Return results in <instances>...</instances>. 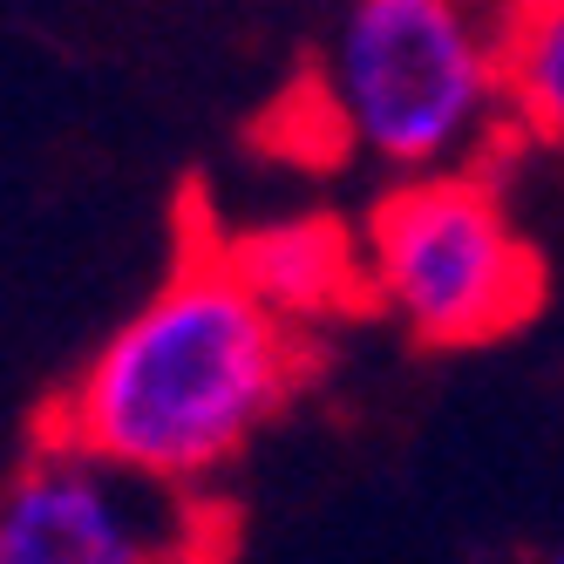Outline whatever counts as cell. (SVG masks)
<instances>
[{"label":"cell","mask_w":564,"mask_h":564,"mask_svg":"<svg viewBox=\"0 0 564 564\" xmlns=\"http://www.w3.org/2000/svg\"><path fill=\"white\" fill-rule=\"evenodd\" d=\"M238 510L89 449L34 442L0 490V564H231Z\"/></svg>","instance_id":"277c9868"},{"label":"cell","mask_w":564,"mask_h":564,"mask_svg":"<svg viewBox=\"0 0 564 564\" xmlns=\"http://www.w3.org/2000/svg\"><path fill=\"white\" fill-rule=\"evenodd\" d=\"M503 123L510 137H531L564 150V0H523L503 62Z\"/></svg>","instance_id":"8992f818"},{"label":"cell","mask_w":564,"mask_h":564,"mask_svg":"<svg viewBox=\"0 0 564 564\" xmlns=\"http://www.w3.org/2000/svg\"><path fill=\"white\" fill-rule=\"evenodd\" d=\"M557 564H564V557H557Z\"/></svg>","instance_id":"52a82bcc"},{"label":"cell","mask_w":564,"mask_h":564,"mask_svg":"<svg viewBox=\"0 0 564 564\" xmlns=\"http://www.w3.org/2000/svg\"><path fill=\"white\" fill-rule=\"evenodd\" d=\"M218 246L231 259V272L293 327H319V319H360L381 313L375 272H368V246L360 231H347L340 218H286V225H259V231H218Z\"/></svg>","instance_id":"5b68a950"},{"label":"cell","mask_w":564,"mask_h":564,"mask_svg":"<svg viewBox=\"0 0 564 564\" xmlns=\"http://www.w3.org/2000/svg\"><path fill=\"white\" fill-rule=\"evenodd\" d=\"M381 313L422 347H482L544 306V259L510 225L490 164L422 171L360 225Z\"/></svg>","instance_id":"3957f363"},{"label":"cell","mask_w":564,"mask_h":564,"mask_svg":"<svg viewBox=\"0 0 564 564\" xmlns=\"http://www.w3.org/2000/svg\"><path fill=\"white\" fill-rule=\"evenodd\" d=\"M523 0H354L327 62L347 143L401 171L490 164L503 123V62Z\"/></svg>","instance_id":"7a4b0ae2"},{"label":"cell","mask_w":564,"mask_h":564,"mask_svg":"<svg viewBox=\"0 0 564 564\" xmlns=\"http://www.w3.org/2000/svg\"><path fill=\"white\" fill-rule=\"evenodd\" d=\"M319 375V340L279 319L231 272L205 205H184V246L96 360L34 422V442L89 449L156 482H205L252 449Z\"/></svg>","instance_id":"6da1fadb"}]
</instances>
